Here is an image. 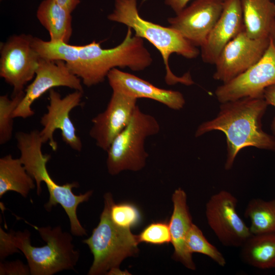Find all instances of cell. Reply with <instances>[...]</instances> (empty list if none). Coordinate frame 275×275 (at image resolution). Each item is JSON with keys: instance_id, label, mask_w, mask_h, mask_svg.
Returning <instances> with one entry per match:
<instances>
[{"instance_id": "obj_5", "label": "cell", "mask_w": 275, "mask_h": 275, "mask_svg": "<svg viewBox=\"0 0 275 275\" xmlns=\"http://www.w3.org/2000/svg\"><path fill=\"white\" fill-rule=\"evenodd\" d=\"M29 224L38 232L46 244L33 246L31 233L26 229L11 231L6 232V235L15 252H21L24 255L31 274L52 275L62 270L73 269L80 254L74 249L70 233L63 231L60 226L52 228Z\"/></svg>"}, {"instance_id": "obj_6", "label": "cell", "mask_w": 275, "mask_h": 275, "mask_svg": "<svg viewBox=\"0 0 275 275\" xmlns=\"http://www.w3.org/2000/svg\"><path fill=\"white\" fill-rule=\"evenodd\" d=\"M114 202L111 193L104 195L99 222L91 235L82 241L94 257L89 275L107 274L110 270L119 268L125 259L139 253L138 236L133 234L130 229L117 226L111 218L110 209Z\"/></svg>"}, {"instance_id": "obj_12", "label": "cell", "mask_w": 275, "mask_h": 275, "mask_svg": "<svg viewBox=\"0 0 275 275\" xmlns=\"http://www.w3.org/2000/svg\"><path fill=\"white\" fill-rule=\"evenodd\" d=\"M269 42V37L252 39L243 31L221 51L214 64L213 78L224 84L242 74L260 60Z\"/></svg>"}, {"instance_id": "obj_20", "label": "cell", "mask_w": 275, "mask_h": 275, "mask_svg": "<svg viewBox=\"0 0 275 275\" xmlns=\"http://www.w3.org/2000/svg\"><path fill=\"white\" fill-rule=\"evenodd\" d=\"M40 23L48 32L50 40L68 43L72 34L71 13L56 0H43L37 11Z\"/></svg>"}, {"instance_id": "obj_10", "label": "cell", "mask_w": 275, "mask_h": 275, "mask_svg": "<svg viewBox=\"0 0 275 275\" xmlns=\"http://www.w3.org/2000/svg\"><path fill=\"white\" fill-rule=\"evenodd\" d=\"M237 204V198L226 190L211 196L206 204L208 224L225 246L241 247L252 235L238 214Z\"/></svg>"}, {"instance_id": "obj_26", "label": "cell", "mask_w": 275, "mask_h": 275, "mask_svg": "<svg viewBox=\"0 0 275 275\" xmlns=\"http://www.w3.org/2000/svg\"><path fill=\"white\" fill-rule=\"evenodd\" d=\"M24 95V92L12 96L9 99L7 95L0 96V144L8 142L12 137L13 115Z\"/></svg>"}, {"instance_id": "obj_23", "label": "cell", "mask_w": 275, "mask_h": 275, "mask_svg": "<svg viewBox=\"0 0 275 275\" xmlns=\"http://www.w3.org/2000/svg\"><path fill=\"white\" fill-rule=\"evenodd\" d=\"M31 44L40 58L63 61L73 74L78 66L79 45H70L62 41H44L34 37Z\"/></svg>"}, {"instance_id": "obj_15", "label": "cell", "mask_w": 275, "mask_h": 275, "mask_svg": "<svg viewBox=\"0 0 275 275\" xmlns=\"http://www.w3.org/2000/svg\"><path fill=\"white\" fill-rule=\"evenodd\" d=\"M137 99L113 91L105 109L92 119L89 134L96 145L107 151L115 138L129 123L138 105Z\"/></svg>"}, {"instance_id": "obj_9", "label": "cell", "mask_w": 275, "mask_h": 275, "mask_svg": "<svg viewBox=\"0 0 275 275\" xmlns=\"http://www.w3.org/2000/svg\"><path fill=\"white\" fill-rule=\"evenodd\" d=\"M83 93L75 90L62 98L54 89L49 91L47 111L41 117L40 122L43 128L39 131L43 143H48L52 151L58 149V144L53 138V133L58 129L61 130L62 140L66 145L75 151H81L82 144L69 114L80 105Z\"/></svg>"}, {"instance_id": "obj_11", "label": "cell", "mask_w": 275, "mask_h": 275, "mask_svg": "<svg viewBox=\"0 0 275 275\" xmlns=\"http://www.w3.org/2000/svg\"><path fill=\"white\" fill-rule=\"evenodd\" d=\"M275 84V46H269L260 60L245 72L218 87L215 91L222 103L244 97L263 98L267 87Z\"/></svg>"}, {"instance_id": "obj_17", "label": "cell", "mask_w": 275, "mask_h": 275, "mask_svg": "<svg viewBox=\"0 0 275 275\" xmlns=\"http://www.w3.org/2000/svg\"><path fill=\"white\" fill-rule=\"evenodd\" d=\"M106 78L112 91H119L136 99H151L174 110H180L185 105V100L181 92L158 88L142 78L117 68L111 70Z\"/></svg>"}, {"instance_id": "obj_32", "label": "cell", "mask_w": 275, "mask_h": 275, "mask_svg": "<svg viewBox=\"0 0 275 275\" xmlns=\"http://www.w3.org/2000/svg\"><path fill=\"white\" fill-rule=\"evenodd\" d=\"M62 6L72 13L80 3V0H56Z\"/></svg>"}, {"instance_id": "obj_21", "label": "cell", "mask_w": 275, "mask_h": 275, "mask_svg": "<svg viewBox=\"0 0 275 275\" xmlns=\"http://www.w3.org/2000/svg\"><path fill=\"white\" fill-rule=\"evenodd\" d=\"M35 181L28 173L20 157L8 154L0 158V198L9 191L28 197L35 187Z\"/></svg>"}, {"instance_id": "obj_4", "label": "cell", "mask_w": 275, "mask_h": 275, "mask_svg": "<svg viewBox=\"0 0 275 275\" xmlns=\"http://www.w3.org/2000/svg\"><path fill=\"white\" fill-rule=\"evenodd\" d=\"M132 34L128 27L123 41L111 48L103 49L95 41L79 45V63L73 74L90 87L103 82L114 68L128 67L140 71L149 67L152 62L151 54L143 39Z\"/></svg>"}, {"instance_id": "obj_13", "label": "cell", "mask_w": 275, "mask_h": 275, "mask_svg": "<svg viewBox=\"0 0 275 275\" xmlns=\"http://www.w3.org/2000/svg\"><path fill=\"white\" fill-rule=\"evenodd\" d=\"M65 87L84 92L81 79L73 74L62 61L40 58L34 79L25 89L24 95L13 113V118L26 119L35 114L31 106L47 91Z\"/></svg>"}, {"instance_id": "obj_19", "label": "cell", "mask_w": 275, "mask_h": 275, "mask_svg": "<svg viewBox=\"0 0 275 275\" xmlns=\"http://www.w3.org/2000/svg\"><path fill=\"white\" fill-rule=\"evenodd\" d=\"M244 30L252 39L269 37L275 23V4L271 0H240Z\"/></svg>"}, {"instance_id": "obj_24", "label": "cell", "mask_w": 275, "mask_h": 275, "mask_svg": "<svg viewBox=\"0 0 275 275\" xmlns=\"http://www.w3.org/2000/svg\"><path fill=\"white\" fill-rule=\"evenodd\" d=\"M244 215L250 219V229L252 234L275 233V199L251 200Z\"/></svg>"}, {"instance_id": "obj_29", "label": "cell", "mask_w": 275, "mask_h": 275, "mask_svg": "<svg viewBox=\"0 0 275 275\" xmlns=\"http://www.w3.org/2000/svg\"><path fill=\"white\" fill-rule=\"evenodd\" d=\"M0 274L28 275L31 274L29 266L20 260L0 263Z\"/></svg>"}, {"instance_id": "obj_8", "label": "cell", "mask_w": 275, "mask_h": 275, "mask_svg": "<svg viewBox=\"0 0 275 275\" xmlns=\"http://www.w3.org/2000/svg\"><path fill=\"white\" fill-rule=\"evenodd\" d=\"M32 37L14 35L1 44L0 76L13 87L12 96L23 92L35 76L40 58L32 46Z\"/></svg>"}, {"instance_id": "obj_22", "label": "cell", "mask_w": 275, "mask_h": 275, "mask_svg": "<svg viewBox=\"0 0 275 275\" xmlns=\"http://www.w3.org/2000/svg\"><path fill=\"white\" fill-rule=\"evenodd\" d=\"M241 248V258L246 264L262 269L275 268V233L252 234Z\"/></svg>"}, {"instance_id": "obj_30", "label": "cell", "mask_w": 275, "mask_h": 275, "mask_svg": "<svg viewBox=\"0 0 275 275\" xmlns=\"http://www.w3.org/2000/svg\"><path fill=\"white\" fill-rule=\"evenodd\" d=\"M263 98L268 105H271L275 108V84L265 89L263 93ZM271 130L273 134L275 135V116L272 121Z\"/></svg>"}, {"instance_id": "obj_1", "label": "cell", "mask_w": 275, "mask_h": 275, "mask_svg": "<svg viewBox=\"0 0 275 275\" xmlns=\"http://www.w3.org/2000/svg\"><path fill=\"white\" fill-rule=\"evenodd\" d=\"M268 104L263 98L244 97L222 103L217 116L201 124L196 138L213 131L223 132L226 136V170L233 166L238 152L254 147L275 151V137L264 132L261 120Z\"/></svg>"}, {"instance_id": "obj_33", "label": "cell", "mask_w": 275, "mask_h": 275, "mask_svg": "<svg viewBox=\"0 0 275 275\" xmlns=\"http://www.w3.org/2000/svg\"><path fill=\"white\" fill-rule=\"evenodd\" d=\"M269 38L272 42L273 45L275 46V23L269 35Z\"/></svg>"}, {"instance_id": "obj_25", "label": "cell", "mask_w": 275, "mask_h": 275, "mask_svg": "<svg viewBox=\"0 0 275 275\" xmlns=\"http://www.w3.org/2000/svg\"><path fill=\"white\" fill-rule=\"evenodd\" d=\"M186 246L190 254L200 253L207 256L221 266L226 264V259L218 249L205 238L202 231L193 224L187 234Z\"/></svg>"}, {"instance_id": "obj_28", "label": "cell", "mask_w": 275, "mask_h": 275, "mask_svg": "<svg viewBox=\"0 0 275 275\" xmlns=\"http://www.w3.org/2000/svg\"><path fill=\"white\" fill-rule=\"evenodd\" d=\"M137 236L139 243L162 245L171 242L169 225L166 222L152 223Z\"/></svg>"}, {"instance_id": "obj_3", "label": "cell", "mask_w": 275, "mask_h": 275, "mask_svg": "<svg viewBox=\"0 0 275 275\" xmlns=\"http://www.w3.org/2000/svg\"><path fill=\"white\" fill-rule=\"evenodd\" d=\"M114 6L107 19L130 28L134 31V35L146 39L158 49L166 67L165 80L167 84H194L189 73L182 76L173 73L169 65V59L173 53L188 59H195L200 53L196 46L170 26H163L143 19L139 13L137 0H115Z\"/></svg>"}, {"instance_id": "obj_7", "label": "cell", "mask_w": 275, "mask_h": 275, "mask_svg": "<svg viewBox=\"0 0 275 275\" xmlns=\"http://www.w3.org/2000/svg\"><path fill=\"white\" fill-rule=\"evenodd\" d=\"M160 125L153 116L137 105L126 127L115 138L106 151V167L113 176L124 171H139L146 166L148 153L146 139L158 134Z\"/></svg>"}, {"instance_id": "obj_18", "label": "cell", "mask_w": 275, "mask_h": 275, "mask_svg": "<svg viewBox=\"0 0 275 275\" xmlns=\"http://www.w3.org/2000/svg\"><path fill=\"white\" fill-rule=\"evenodd\" d=\"M172 200L173 210L169 225L174 248L173 257L188 269L195 270L192 254L188 252L186 243L188 232L193 224L187 204L186 194L178 188L173 194Z\"/></svg>"}, {"instance_id": "obj_31", "label": "cell", "mask_w": 275, "mask_h": 275, "mask_svg": "<svg viewBox=\"0 0 275 275\" xmlns=\"http://www.w3.org/2000/svg\"><path fill=\"white\" fill-rule=\"evenodd\" d=\"M190 0H164L165 4L170 7L176 14L180 12Z\"/></svg>"}, {"instance_id": "obj_2", "label": "cell", "mask_w": 275, "mask_h": 275, "mask_svg": "<svg viewBox=\"0 0 275 275\" xmlns=\"http://www.w3.org/2000/svg\"><path fill=\"white\" fill-rule=\"evenodd\" d=\"M15 137L20 153V158L26 172L35 182L37 195L40 196L41 193L42 182L47 186L49 198L44 205L46 210L50 211L53 206L61 205L69 219L71 234L76 236L86 235V230L78 219L77 208L80 204L89 200L93 191L89 190L76 195L73 194L72 189L79 186L77 182L59 185L52 179L46 168L51 156L42 153V147L44 143L39 130L17 132Z\"/></svg>"}, {"instance_id": "obj_16", "label": "cell", "mask_w": 275, "mask_h": 275, "mask_svg": "<svg viewBox=\"0 0 275 275\" xmlns=\"http://www.w3.org/2000/svg\"><path fill=\"white\" fill-rule=\"evenodd\" d=\"M244 30L240 0H225L220 17L201 47L202 61L214 65L225 46Z\"/></svg>"}, {"instance_id": "obj_27", "label": "cell", "mask_w": 275, "mask_h": 275, "mask_svg": "<svg viewBox=\"0 0 275 275\" xmlns=\"http://www.w3.org/2000/svg\"><path fill=\"white\" fill-rule=\"evenodd\" d=\"M110 216L115 225L125 229L136 226L141 220L138 208L128 203L115 204L114 202L111 207Z\"/></svg>"}, {"instance_id": "obj_34", "label": "cell", "mask_w": 275, "mask_h": 275, "mask_svg": "<svg viewBox=\"0 0 275 275\" xmlns=\"http://www.w3.org/2000/svg\"><path fill=\"white\" fill-rule=\"evenodd\" d=\"M275 4V3H274Z\"/></svg>"}, {"instance_id": "obj_14", "label": "cell", "mask_w": 275, "mask_h": 275, "mask_svg": "<svg viewBox=\"0 0 275 275\" xmlns=\"http://www.w3.org/2000/svg\"><path fill=\"white\" fill-rule=\"evenodd\" d=\"M225 0H195L168 19L170 26L193 45L202 47L222 12Z\"/></svg>"}]
</instances>
